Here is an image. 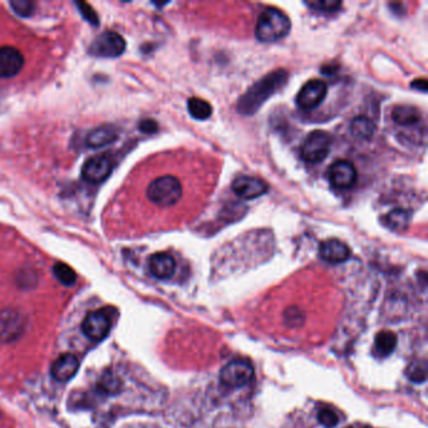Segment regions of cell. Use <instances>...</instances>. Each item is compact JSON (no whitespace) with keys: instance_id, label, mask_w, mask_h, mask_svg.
<instances>
[{"instance_id":"cell-7","label":"cell","mask_w":428,"mask_h":428,"mask_svg":"<svg viewBox=\"0 0 428 428\" xmlns=\"http://www.w3.org/2000/svg\"><path fill=\"white\" fill-rule=\"evenodd\" d=\"M328 94V86L320 80L307 82L297 96V105L304 111H311L322 105Z\"/></svg>"},{"instance_id":"cell-21","label":"cell","mask_w":428,"mask_h":428,"mask_svg":"<svg viewBox=\"0 0 428 428\" xmlns=\"http://www.w3.org/2000/svg\"><path fill=\"white\" fill-rule=\"evenodd\" d=\"M387 226L394 231H404L408 228L411 221V212L406 209H394L387 217Z\"/></svg>"},{"instance_id":"cell-24","label":"cell","mask_w":428,"mask_h":428,"mask_svg":"<svg viewBox=\"0 0 428 428\" xmlns=\"http://www.w3.org/2000/svg\"><path fill=\"white\" fill-rule=\"evenodd\" d=\"M307 6H311L314 10L319 12L333 13L337 12L341 6V1L339 0H314V1H307Z\"/></svg>"},{"instance_id":"cell-27","label":"cell","mask_w":428,"mask_h":428,"mask_svg":"<svg viewBox=\"0 0 428 428\" xmlns=\"http://www.w3.org/2000/svg\"><path fill=\"white\" fill-rule=\"evenodd\" d=\"M75 4L78 6L82 17L86 19L88 23H91L92 25H98V23H100L98 22V15H97V13L94 12L92 6L87 4V3H84V1H77Z\"/></svg>"},{"instance_id":"cell-29","label":"cell","mask_w":428,"mask_h":428,"mask_svg":"<svg viewBox=\"0 0 428 428\" xmlns=\"http://www.w3.org/2000/svg\"><path fill=\"white\" fill-rule=\"evenodd\" d=\"M138 127H140L141 132L149 133V135L156 133L158 130V124L155 119H143L142 122H140V124H138Z\"/></svg>"},{"instance_id":"cell-4","label":"cell","mask_w":428,"mask_h":428,"mask_svg":"<svg viewBox=\"0 0 428 428\" xmlns=\"http://www.w3.org/2000/svg\"><path fill=\"white\" fill-rule=\"evenodd\" d=\"M332 145V137L325 131L316 130L311 132L300 149L302 158L308 163H319L328 157Z\"/></svg>"},{"instance_id":"cell-1","label":"cell","mask_w":428,"mask_h":428,"mask_svg":"<svg viewBox=\"0 0 428 428\" xmlns=\"http://www.w3.org/2000/svg\"><path fill=\"white\" fill-rule=\"evenodd\" d=\"M288 81V72L286 69H276L272 73L255 82L245 94H242L237 102L236 110L244 116H251L260 110V107L270 97L284 87Z\"/></svg>"},{"instance_id":"cell-9","label":"cell","mask_w":428,"mask_h":428,"mask_svg":"<svg viewBox=\"0 0 428 428\" xmlns=\"http://www.w3.org/2000/svg\"><path fill=\"white\" fill-rule=\"evenodd\" d=\"M83 333L88 339L101 341L106 338L111 330V319L103 311H94L88 313L82 324Z\"/></svg>"},{"instance_id":"cell-16","label":"cell","mask_w":428,"mask_h":428,"mask_svg":"<svg viewBox=\"0 0 428 428\" xmlns=\"http://www.w3.org/2000/svg\"><path fill=\"white\" fill-rule=\"evenodd\" d=\"M118 131L112 124H103L91 131L86 137V145L89 149H102L117 140Z\"/></svg>"},{"instance_id":"cell-14","label":"cell","mask_w":428,"mask_h":428,"mask_svg":"<svg viewBox=\"0 0 428 428\" xmlns=\"http://www.w3.org/2000/svg\"><path fill=\"white\" fill-rule=\"evenodd\" d=\"M319 254L322 256V259L330 264H341L349 259L350 249L348 248L347 244L341 240L330 239L320 244Z\"/></svg>"},{"instance_id":"cell-28","label":"cell","mask_w":428,"mask_h":428,"mask_svg":"<svg viewBox=\"0 0 428 428\" xmlns=\"http://www.w3.org/2000/svg\"><path fill=\"white\" fill-rule=\"evenodd\" d=\"M318 420H319V422L322 423L323 426L328 428L335 427L339 422L337 413L334 411L329 410V408L320 411L319 415H318Z\"/></svg>"},{"instance_id":"cell-10","label":"cell","mask_w":428,"mask_h":428,"mask_svg":"<svg viewBox=\"0 0 428 428\" xmlns=\"http://www.w3.org/2000/svg\"><path fill=\"white\" fill-rule=\"evenodd\" d=\"M358 179V172L353 163L347 160L334 162L329 168L330 184L339 190H347L353 186Z\"/></svg>"},{"instance_id":"cell-8","label":"cell","mask_w":428,"mask_h":428,"mask_svg":"<svg viewBox=\"0 0 428 428\" xmlns=\"http://www.w3.org/2000/svg\"><path fill=\"white\" fill-rule=\"evenodd\" d=\"M113 161L110 155H97L89 158L82 168V177L89 184H102L112 174Z\"/></svg>"},{"instance_id":"cell-31","label":"cell","mask_w":428,"mask_h":428,"mask_svg":"<svg viewBox=\"0 0 428 428\" xmlns=\"http://www.w3.org/2000/svg\"><path fill=\"white\" fill-rule=\"evenodd\" d=\"M349 428H371V427H367V426H364V427H349Z\"/></svg>"},{"instance_id":"cell-6","label":"cell","mask_w":428,"mask_h":428,"mask_svg":"<svg viewBox=\"0 0 428 428\" xmlns=\"http://www.w3.org/2000/svg\"><path fill=\"white\" fill-rule=\"evenodd\" d=\"M126 50L124 38L117 31H106L94 39L89 52L96 57L103 58H116L124 53Z\"/></svg>"},{"instance_id":"cell-20","label":"cell","mask_w":428,"mask_h":428,"mask_svg":"<svg viewBox=\"0 0 428 428\" xmlns=\"http://www.w3.org/2000/svg\"><path fill=\"white\" fill-rule=\"evenodd\" d=\"M187 108L191 117L198 121H205L207 118L212 117V106L207 101L198 97H191L187 102Z\"/></svg>"},{"instance_id":"cell-18","label":"cell","mask_w":428,"mask_h":428,"mask_svg":"<svg viewBox=\"0 0 428 428\" xmlns=\"http://www.w3.org/2000/svg\"><path fill=\"white\" fill-rule=\"evenodd\" d=\"M392 119L401 126H412L420 122L421 112L416 107L402 105L393 108Z\"/></svg>"},{"instance_id":"cell-26","label":"cell","mask_w":428,"mask_h":428,"mask_svg":"<svg viewBox=\"0 0 428 428\" xmlns=\"http://www.w3.org/2000/svg\"><path fill=\"white\" fill-rule=\"evenodd\" d=\"M10 6H12L14 13H17L19 17H24V18L31 17V14L34 13V9H36L34 3H31L29 0H13V1H10Z\"/></svg>"},{"instance_id":"cell-17","label":"cell","mask_w":428,"mask_h":428,"mask_svg":"<svg viewBox=\"0 0 428 428\" xmlns=\"http://www.w3.org/2000/svg\"><path fill=\"white\" fill-rule=\"evenodd\" d=\"M349 128L354 138L360 140V141H367V140H371L374 135L376 124L371 118L367 116H358L352 121Z\"/></svg>"},{"instance_id":"cell-22","label":"cell","mask_w":428,"mask_h":428,"mask_svg":"<svg viewBox=\"0 0 428 428\" xmlns=\"http://www.w3.org/2000/svg\"><path fill=\"white\" fill-rule=\"evenodd\" d=\"M20 332L19 327V318L14 316L13 313L8 316H1L0 317V335L6 337L8 339H12L13 337L18 334Z\"/></svg>"},{"instance_id":"cell-25","label":"cell","mask_w":428,"mask_h":428,"mask_svg":"<svg viewBox=\"0 0 428 428\" xmlns=\"http://www.w3.org/2000/svg\"><path fill=\"white\" fill-rule=\"evenodd\" d=\"M407 374H408V378L411 381H413L415 383H422L426 381V376H427V369H426V364L421 363V362H416V363H412L408 369H407Z\"/></svg>"},{"instance_id":"cell-13","label":"cell","mask_w":428,"mask_h":428,"mask_svg":"<svg viewBox=\"0 0 428 428\" xmlns=\"http://www.w3.org/2000/svg\"><path fill=\"white\" fill-rule=\"evenodd\" d=\"M80 369V360L75 354H63L52 364V377L58 382H67L73 378Z\"/></svg>"},{"instance_id":"cell-12","label":"cell","mask_w":428,"mask_h":428,"mask_svg":"<svg viewBox=\"0 0 428 428\" xmlns=\"http://www.w3.org/2000/svg\"><path fill=\"white\" fill-rule=\"evenodd\" d=\"M24 66V57L20 50L6 45L0 48V78H13L18 75Z\"/></svg>"},{"instance_id":"cell-30","label":"cell","mask_w":428,"mask_h":428,"mask_svg":"<svg viewBox=\"0 0 428 428\" xmlns=\"http://www.w3.org/2000/svg\"><path fill=\"white\" fill-rule=\"evenodd\" d=\"M412 87L416 88L418 91H421V92H426L427 91V81L425 80V78H421V80H416V81L412 83Z\"/></svg>"},{"instance_id":"cell-5","label":"cell","mask_w":428,"mask_h":428,"mask_svg":"<svg viewBox=\"0 0 428 428\" xmlns=\"http://www.w3.org/2000/svg\"><path fill=\"white\" fill-rule=\"evenodd\" d=\"M254 378L253 364L246 360L228 363L220 372V382L228 388H242Z\"/></svg>"},{"instance_id":"cell-11","label":"cell","mask_w":428,"mask_h":428,"mask_svg":"<svg viewBox=\"0 0 428 428\" xmlns=\"http://www.w3.org/2000/svg\"><path fill=\"white\" fill-rule=\"evenodd\" d=\"M233 191L240 199L253 200L260 198L267 193V184L261 179L249 176V175H240L235 180L233 181Z\"/></svg>"},{"instance_id":"cell-3","label":"cell","mask_w":428,"mask_h":428,"mask_svg":"<svg viewBox=\"0 0 428 428\" xmlns=\"http://www.w3.org/2000/svg\"><path fill=\"white\" fill-rule=\"evenodd\" d=\"M182 196V185L175 176L166 175L152 181L147 187V198L151 202L162 207L177 204Z\"/></svg>"},{"instance_id":"cell-2","label":"cell","mask_w":428,"mask_h":428,"mask_svg":"<svg viewBox=\"0 0 428 428\" xmlns=\"http://www.w3.org/2000/svg\"><path fill=\"white\" fill-rule=\"evenodd\" d=\"M292 22L286 13L276 8H267L261 13L255 27V37L261 43H274L286 37Z\"/></svg>"},{"instance_id":"cell-19","label":"cell","mask_w":428,"mask_h":428,"mask_svg":"<svg viewBox=\"0 0 428 428\" xmlns=\"http://www.w3.org/2000/svg\"><path fill=\"white\" fill-rule=\"evenodd\" d=\"M397 346V337L394 333L383 330L376 337L374 341V349L377 350L379 357H387L396 349Z\"/></svg>"},{"instance_id":"cell-15","label":"cell","mask_w":428,"mask_h":428,"mask_svg":"<svg viewBox=\"0 0 428 428\" xmlns=\"http://www.w3.org/2000/svg\"><path fill=\"white\" fill-rule=\"evenodd\" d=\"M149 272L157 279H170L176 272V261L168 253H156L149 258Z\"/></svg>"},{"instance_id":"cell-23","label":"cell","mask_w":428,"mask_h":428,"mask_svg":"<svg viewBox=\"0 0 428 428\" xmlns=\"http://www.w3.org/2000/svg\"><path fill=\"white\" fill-rule=\"evenodd\" d=\"M53 272H54L57 279L59 280L64 286H73L75 280H77V274H75V270L64 263H57L53 267Z\"/></svg>"}]
</instances>
